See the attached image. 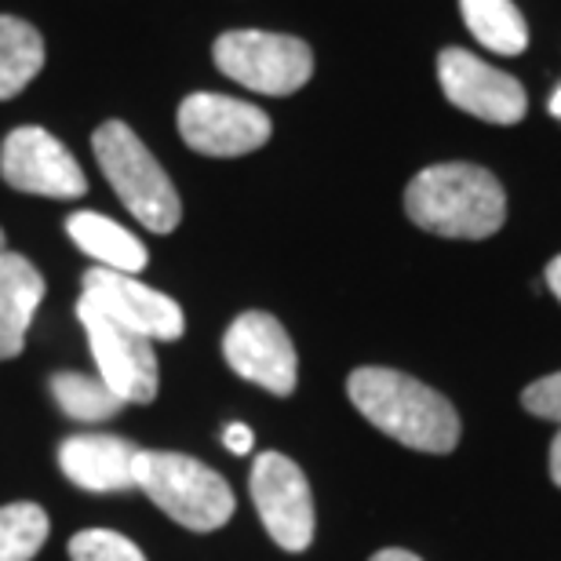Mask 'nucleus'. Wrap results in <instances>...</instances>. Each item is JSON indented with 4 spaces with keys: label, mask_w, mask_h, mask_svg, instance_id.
<instances>
[{
    "label": "nucleus",
    "mask_w": 561,
    "mask_h": 561,
    "mask_svg": "<svg viewBox=\"0 0 561 561\" xmlns=\"http://www.w3.org/2000/svg\"><path fill=\"white\" fill-rule=\"evenodd\" d=\"M70 561H146V554L114 529H84L70 540Z\"/></svg>",
    "instance_id": "20"
},
{
    "label": "nucleus",
    "mask_w": 561,
    "mask_h": 561,
    "mask_svg": "<svg viewBox=\"0 0 561 561\" xmlns=\"http://www.w3.org/2000/svg\"><path fill=\"white\" fill-rule=\"evenodd\" d=\"M51 394L59 401V409L70 420H84V423H99L110 420L121 412V401L114 390H110L99 376H84V373H59L51 379Z\"/></svg>",
    "instance_id": "18"
},
{
    "label": "nucleus",
    "mask_w": 561,
    "mask_h": 561,
    "mask_svg": "<svg viewBox=\"0 0 561 561\" xmlns=\"http://www.w3.org/2000/svg\"><path fill=\"white\" fill-rule=\"evenodd\" d=\"M66 233H70V241L77 249L84 255H92L106 271L136 274L146 266V260H150V252H146V244L136 233H128L121 222L99 216V211H73V216L66 219Z\"/></svg>",
    "instance_id": "15"
},
{
    "label": "nucleus",
    "mask_w": 561,
    "mask_h": 561,
    "mask_svg": "<svg viewBox=\"0 0 561 561\" xmlns=\"http://www.w3.org/2000/svg\"><path fill=\"white\" fill-rule=\"evenodd\" d=\"M139 453H142L139 445H131L125 437H114V434H77L62 442L59 467L77 489L125 492V489H136Z\"/></svg>",
    "instance_id": "13"
},
{
    "label": "nucleus",
    "mask_w": 561,
    "mask_h": 561,
    "mask_svg": "<svg viewBox=\"0 0 561 561\" xmlns=\"http://www.w3.org/2000/svg\"><path fill=\"white\" fill-rule=\"evenodd\" d=\"M252 503L280 551H307L313 540V492L299 463L263 453L252 467Z\"/></svg>",
    "instance_id": "9"
},
{
    "label": "nucleus",
    "mask_w": 561,
    "mask_h": 561,
    "mask_svg": "<svg viewBox=\"0 0 561 561\" xmlns=\"http://www.w3.org/2000/svg\"><path fill=\"white\" fill-rule=\"evenodd\" d=\"M271 117L241 99L197 92L179 106V136L205 157H244L271 139Z\"/></svg>",
    "instance_id": "7"
},
{
    "label": "nucleus",
    "mask_w": 561,
    "mask_h": 561,
    "mask_svg": "<svg viewBox=\"0 0 561 561\" xmlns=\"http://www.w3.org/2000/svg\"><path fill=\"white\" fill-rule=\"evenodd\" d=\"M44 70L41 33L15 15H0V103L15 99Z\"/></svg>",
    "instance_id": "16"
},
{
    "label": "nucleus",
    "mask_w": 561,
    "mask_h": 561,
    "mask_svg": "<svg viewBox=\"0 0 561 561\" xmlns=\"http://www.w3.org/2000/svg\"><path fill=\"white\" fill-rule=\"evenodd\" d=\"M0 175L11 190L37 197L73 201L88 194V179L77 157L44 128H15L0 146Z\"/></svg>",
    "instance_id": "11"
},
{
    "label": "nucleus",
    "mask_w": 561,
    "mask_h": 561,
    "mask_svg": "<svg viewBox=\"0 0 561 561\" xmlns=\"http://www.w3.org/2000/svg\"><path fill=\"white\" fill-rule=\"evenodd\" d=\"M222 357L249 383L288 398L299 379V357L285 324L266 310H249L222 335Z\"/></svg>",
    "instance_id": "10"
},
{
    "label": "nucleus",
    "mask_w": 561,
    "mask_h": 561,
    "mask_svg": "<svg viewBox=\"0 0 561 561\" xmlns=\"http://www.w3.org/2000/svg\"><path fill=\"white\" fill-rule=\"evenodd\" d=\"M95 161L103 168L106 183L114 186L131 216H136L146 230L172 233L183 219V205H179V190L168 179V172L157 164V157L146 150L142 139L131 131L125 121H106L92 136Z\"/></svg>",
    "instance_id": "3"
},
{
    "label": "nucleus",
    "mask_w": 561,
    "mask_h": 561,
    "mask_svg": "<svg viewBox=\"0 0 561 561\" xmlns=\"http://www.w3.org/2000/svg\"><path fill=\"white\" fill-rule=\"evenodd\" d=\"M547 288H551L561 302V255H554V260L547 263Z\"/></svg>",
    "instance_id": "23"
},
{
    "label": "nucleus",
    "mask_w": 561,
    "mask_h": 561,
    "mask_svg": "<svg viewBox=\"0 0 561 561\" xmlns=\"http://www.w3.org/2000/svg\"><path fill=\"white\" fill-rule=\"evenodd\" d=\"M48 540V514L37 503L0 507V561H33Z\"/></svg>",
    "instance_id": "19"
},
{
    "label": "nucleus",
    "mask_w": 561,
    "mask_h": 561,
    "mask_svg": "<svg viewBox=\"0 0 561 561\" xmlns=\"http://www.w3.org/2000/svg\"><path fill=\"white\" fill-rule=\"evenodd\" d=\"M551 114H554V117L561 121V88H558V92L551 95Z\"/></svg>",
    "instance_id": "26"
},
{
    "label": "nucleus",
    "mask_w": 561,
    "mask_h": 561,
    "mask_svg": "<svg viewBox=\"0 0 561 561\" xmlns=\"http://www.w3.org/2000/svg\"><path fill=\"white\" fill-rule=\"evenodd\" d=\"M437 81L448 103L489 125H518L529 106L518 77L474 59L463 48H445L437 55Z\"/></svg>",
    "instance_id": "12"
},
{
    "label": "nucleus",
    "mask_w": 561,
    "mask_h": 561,
    "mask_svg": "<svg viewBox=\"0 0 561 561\" xmlns=\"http://www.w3.org/2000/svg\"><path fill=\"white\" fill-rule=\"evenodd\" d=\"M522 405L529 409L533 416L561 423V373L533 379V383L522 390Z\"/></svg>",
    "instance_id": "21"
},
{
    "label": "nucleus",
    "mask_w": 561,
    "mask_h": 561,
    "mask_svg": "<svg viewBox=\"0 0 561 561\" xmlns=\"http://www.w3.org/2000/svg\"><path fill=\"white\" fill-rule=\"evenodd\" d=\"M346 398L376 431L405 448L445 456L459 445V416L453 401L405 373L376 365L357 368L346 379Z\"/></svg>",
    "instance_id": "1"
},
{
    "label": "nucleus",
    "mask_w": 561,
    "mask_h": 561,
    "mask_svg": "<svg viewBox=\"0 0 561 561\" xmlns=\"http://www.w3.org/2000/svg\"><path fill=\"white\" fill-rule=\"evenodd\" d=\"M77 318H81L88 343H92L99 379H103L125 405H150L157 398V383H161L153 340H146V335L131 329H121L117 321L103 318V313L92 310L88 302H77Z\"/></svg>",
    "instance_id": "8"
},
{
    "label": "nucleus",
    "mask_w": 561,
    "mask_h": 561,
    "mask_svg": "<svg viewBox=\"0 0 561 561\" xmlns=\"http://www.w3.org/2000/svg\"><path fill=\"white\" fill-rule=\"evenodd\" d=\"M81 302L99 310L103 318L117 321L121 329H131L146 340L175 343L186 329V318L179 302L164 291L136 280V274H117L106 266H95L81 280Z\"/></svg>",
    "instance_id": "6"
},
{
    "label": "nucleus",
    "mask_w": 561,
    "mask_h": 561,
    "mask_svg": "<svg viewBox=\"0 0 561 561\" xmlns=\"http://www.w3.org/2000/svg\"><path fill=\"white\" fill-rule=\"evenodd\" d=\"M222 442H227V448H230L233 456H249L252 445H255V437H252V431L244 423H230L227 434H222Z\"/></svg>",
    "instance_id": "22"
},
{
    "label": "nucleus",
    "mask_w": 561,
    "mask_h": 561,
    "mask_svg": "<svg viewBox=\"0 0 561 561\" xmlns=\"http://www.w3.org/2000/svg\"><path fill=\"white\" fill-rule=\"evenodd\" d=\"M463 19L478 44H485L496 55H522L529 48V26L514 0H459Z\"/></svg>",
    "instance_id": "17"
},
{
    "label": "nucleus",
    "mask_w": 561,
    "mask_h": 561,
    "mask_svg": "<svg viewBox=\"0 0 561 561\" xmlns=\"http://www.w3.org/2000/svg\"><path fill=\"white\" fill-rule=\"evenodd\" d=\"M216 66L230 81L260 95H291L310 81L313 51L307 41L266 30H230L216 41Z\"/></svg>",
    "instance_id": "5"
},
{
    "label": "nucleus",
    "mask_w": 561,
    "mask_h": 561,
    "mask_svg": "<svg viewBox=\"0 0 561 561\" xmlns=\"http://www.w3.org/2000/svg\"><path fill=\"white\" fill-rule=\"evenodd\" d=\"M44 299V277L26 255L0 252V362L19 357Z\"/></svg>",
    "instance_id": "14"
},
{
    "label": "nucleus",
    "mask_w": 561,
    "mask_h": 561,
    "mask_svg": "<svg viewBox=\"0 0 561 561\" xmlns=\"http://www.w3.org/2000/svg\"><path fill=\"white\" fill-rule=\"evenodd\" d=\"M551 481L561 489V431H558V437L551 442Z\"/></svg>",
    "instance_id": "24"
},
{
    "label": "nucleus",
    "mask_w": 561,
    "mask_h": 561,
    "mask_svg": "<svg viewBox=\"0 0 561 561\" xmlns=\"http://www.w3.org/2000/svg\"><path fill=\"white\" fill-rule=\"evenodd\" d=\"M368 561H423V558H416L412 551H398V547H390V551H379V554H373Z\"/></svg>",
    "instance_id": "25"
},
{
    "label": "nucleus",
    "mask_w": 561,
    "mask_h": 561,
    "mask_svg": "<svg viewBox=\"0 0 561 561\" xmlns=\"http://www.w3.org/2000/svg\"><path fill=\"white\" fill-rule=\"evenodd\" d=\"M0 252H4V230H0Z\"/></svg>",
    "instance_id": "27"
},
{
    "label": "nucleus",
    "mask_w": 561,
    "mask_h": 561,
    "mask_svg": "<svg viewBox=\"0 0 561 561\" xmlns=\"http://www.w3.org/2000/svg\"><path fill=\"white\" fill-rule=\"evenodd\" d=\"M136 485L190 533H216L238 507L227 478L183 453H139Z\"/></svg>",
    "instance_id": "4"
},
{
    "label": "nucleus",
    "mask_w": 561,
    "mask_h": 561,
    "mask_svg": "<svg viewBox=\"0 0 561 561\" xmlns=\"http://www.w3.org/2000/svg\"><path fill=\"white\" fill-rule=\"evenodd\" d=\"M405 211L420 230L437 238L485 241L507 222V194L481 164H431L405 190Z\"/></svg>",
    "instance_id": "2"
}]
</instances>
